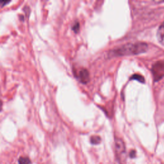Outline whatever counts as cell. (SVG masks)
I'll use <instances>...</instances> for the list:
<instances>
[{"instance_id": "8", "label": "cell", "mask_w": 164, "mask_h": 164, "mask_svg": "<svg viewBox=\"0 0 164 164\" xmlns=\"http://www.w3.org/2000/svg\"><path fill=\"white\" fill-rule=\"evenodd\" d=\"M80 26L79 22L78 21H76L72 26V30H73V32L75 33H78L79 32V30H80Z\"/></svg>"}, {"instance_id": "5", "label": "cell", "mask_w": 164, "mask_h": 164, "mask_svg": "<svg viewBox=\"0 0 164 164\" xmlns=\"http://www.w3.org/2000/svg\"><path fill=\"white\" fill-rule=\"evenodd\" d=\"M90 140L91 144L96 145V144H99L100 142H101V139L99 136L94 135V136H91Z\"/></svg>"}, {"instance_id": "1", "label": "cell", "mask_w": 164, "mask_h": 164, "mask_svg": "<svg viewBox=\"0 0 164 164\" xmlns=\"http://www.w3.org/2000/svg\"><path fill=\"white\" fill-rule=\"evenodd\" d=\"M148 45L144 42L128 43L116 48L109 52L110 57H122L135 55L144 53L148 50Z\"/></svg>"}, {"instance_id": "10", "label": "cell", "mask_w": 164, "mask_h": 164, "mask_svg": "<svg viewBox=\"0 0 164 164\" xmlns=\"http://www.w3.org/2000/svg\"><path fill=\"white\" fill-rule=\"evenodd\" d=\"M9 2H10V1H8V2H4V1H1V2H0V3H1V5L2 6H4L5 5H6V3H8Z\"/></svg>"}, {"instance_id": "2", "label": "cell", "mask_w": 164, "mask_h": 164, "mask_svg": "<svg viewBox=\"0 0 164 164\" xmlns=\"http://www.w3.org/2000/svg\"><path fill=\"white\" fill-rule=\"evenodd\" d=\"M76 77L82 84H87L90 80V74L88 71L85 68H82L78 71Z\"/></svg>"}, {"instance_id": "6", "label": "cell", "mask_w": 164, "mask_h": 164, "mask_svg": "<svg viewBox=\"0 0 164 164\" xmlns=\"http://www.w3.org/2000/svg\"><path fill=\"white\" fill-rule=\"evenodd\" d=\"M19 164H32L31 160L28 157H21L19 158Z\"/></svg>"}, {"instance_id": "7", "label": "cell", "mask_w": 164, "mask_h": 164, "mask_svg": "<svg viewBox=\"0 0 164 164\" xmlns=\"http://www.w3.org/2000/svg\"><path fill=\"white\" fill-rule=\"evenodd\" d=\"M130 79L136 80L139 81L140 82H142V83H144V78H143V76H142L141 75H138V74L133 75V76H132V77L130 78Z\"/></svg>"}, {"instance_id": "3", "label": "cell", "mask_w": 164, "mask_h": 164, "mask_svg": "<svg viewBox=\"0 0 164 164\" xmlns=\"http://www.w3.org/2000/svg\"><path fill=\"white\" fill-rule=\"evenodd\" d=\"M115 151L116 153L118 155L117 157L119 158L123 156L125 153L126 148H125V144L123 142V140L121 139H115Z\"/></svg>"}, {"instance_id": "9", "label": "cell", "mask_w": 164, "mask_h": 164, "mask_svg": "<svg viewBox=\"0 0 164 164\" xmlns=\"http://www.w3.org/2000/svg\"><path fill=\"white\" fill-rule=\"evenodd\" d=\"M130 156L131 158H135L136 156V152L135 151H132L130 153Z\"/></svg>"}, {"instance_id": "4", "label": "cell", "mask_w": 164, "mask_h": 164, "mask_svg": "<svg viewBox=\"0 0 164 164\" xmlns=\"http://www.w3.org/2000/svg\"><path fill=\"white\" fill-rule=\"evenodd\" d=\"M157 37L159 42L164 45V22L160 25L157 32Z\"/></svg>"}]
</instances>
